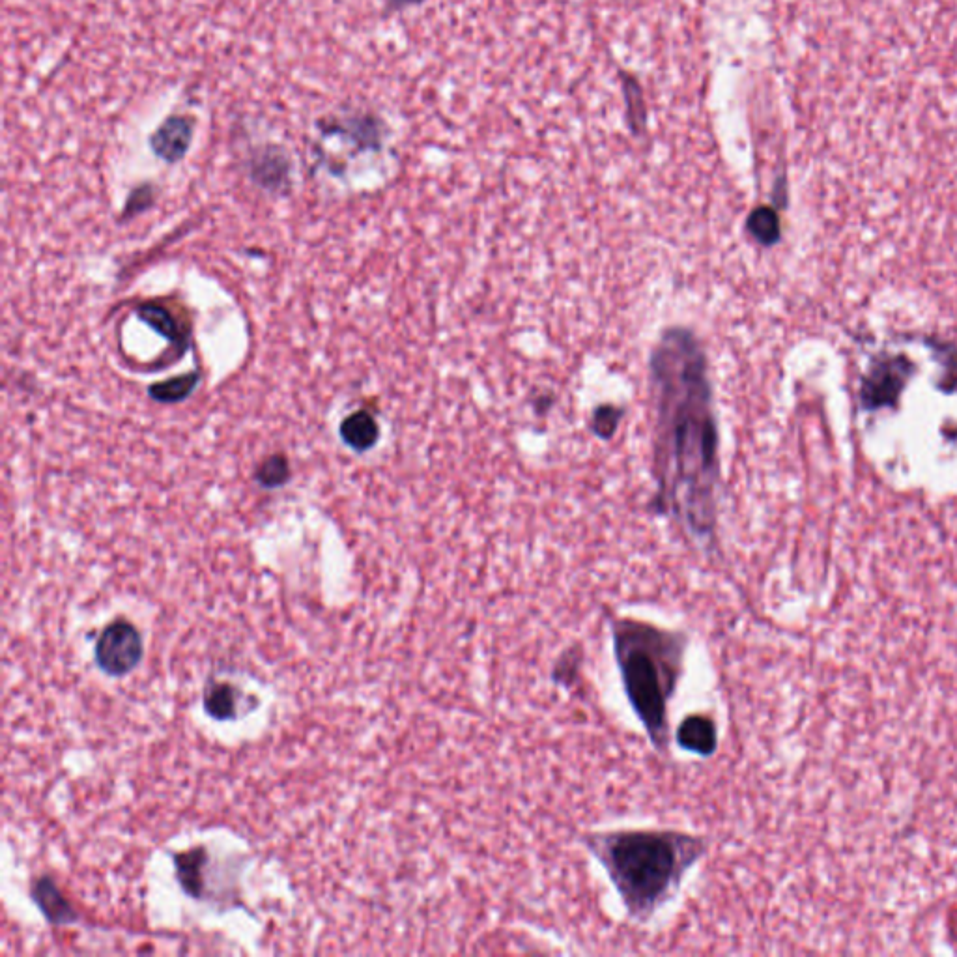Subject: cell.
Instances as JSON below:
<instances>
[{
  "label": "cell",
  "instance_id": "4fadbf2b",
  "mask_svg": "<svg viewBox=\"0 0 957 957\" xmlns=\"http://www.w3.org/2000/svg\"><path fill=\"white\" fill-rule=\"evenodd\" d=\"M206 862H208V857H206V851L202 847L191 849V851H186V853L174 857L178 881L189 896H195V898L202 896V888H204L202 873H204Z\"/></svg>",
  "mask_w": 957,
  "mask_h": 957
},
{
  "label": "cell",
  "instance_id": "3957f363",
  "mask_svg": "<svg viewBox=\"0 0 957 957\" xmlns=\"http://www.w3.org/2000/svg\"><path fill=\"white\" fill-rule=\"evenodd\" d=\"M610 634L630 709L649 743L660 754H668L672 743L670 703L685 675L690 638L685 630L664 629L634 617L610 619Z\"/></svg>",
  "mask_w": 957,
  "mask_h": 957
},
{
  "label": "cell",
  "instance_id": "2e32d148",
  "mask_svg": "<svg viewBox=\"0 0 957 957\" xmlns=\"http://www.w3.org/2000/svg\"><path fill=\"white\" fill-rule=\"evenodd\" d=\"M199 378V372H189L184 376H176L171 380L154 384L148 389V393H150L152 399L163 402V404H176L180 400H186L195 391V387L199 384Z\"/></svg>",
  "mask_w": 957,
  "mask_h": 957
},
{
  "label": "cell",
  "instance_id": "ac0fdd59",
  "mask_svg": "<svg viewBox=\"0 0 957 957\" xmlns=\"http://www.w3.org/2000/svg\"><path fill=\"white\" fill-rule=\"evenodd\" d=\"M290 479V464L283 453L266 458L255 472V481L262 488H279Z\"/></svg>",
  "mask_w": 957,
  "mask_h": 957
},
{
  "label": "cell",
  "instance_id": "5bb4252c",
  "mask_svg": "<svg viewBox=\"0 0 957 957\" xmlns=\"http://www.w3.org/2000/svg\"><path fill=\"white\" fill-rule=\"evenodd\" d=\"M204 711L215 720H232L238 715V692L229 683H212L204 692Z\"/></svg>",
  "mask_w": 957,
  "mask_h": 957
},
{
  "label": "cell",
  "instance_id": "9a60e30c",
  "mask_svg": "<svg viewBox=\"0 0 957 957\" xmlns=\"http://www.w3.org/2000/svg\"><path fill=\"white\" fill-rule=\"evenodd\" d=\"M746 229L756 242L765 247H772L774 243L780 242V236H782L778 214L769 206H759L748 215Z\"/></svg>",
  "mask_w": 957,
  "mask_h": 957
},
{
  "label": "cell",
  "instance_id": "30bf717a",
  "mask_svg": "<svg viewBox=\"0 0 957 957\" xmlns=\"http://www.w3.org/2000/svg\"><path fill=\"white\" fill-rule=\"evenodd\" d=\"M32 898L51 924H68L75 920V911L70 901L62 896V892L49 877H42L34 883Z\"/></svg>",
  "mask_w": 957,
  "mask_h": 957
},
{
  "label": "cell",
  "instance_id": "277c9868",
  "mask_svg": "<svg viewBox=\"0 0 957 957\" xmlns=\"http://www.w3.org/2000/svg\"><path fill=\"white\" fill-rule=\"evenodd\" d=\"M143 638L129 621L118 619L107 625L96 642V662L107 675H126L143 658Z\"/></svg>",
  "mask_w": 957,
  "mask_h": 957
},
{
  "label": "cell",
  "instance_id": "6da1fadb",
  "mask_svg": "<svg viewBox=\"0 0 957 957\" xmlns=\"http://www.w3.org/2000/svg\"><path fill=\"white\" fill-rule=\"evenodd\" d=\"M657 397L653 509L675 516L701 543L715 541L718 430L707 358L694 333L668 329L651 356Z\"/></svg>",
  "mask_w": 957,
  "mask_h": 957
},
{
  "label": "cell",
  "instance_id": "ba28073f",
  "mask_svg": "<svg viewBox=\"0 0 957 957\" xmlns=\"http://www.w3.org/2000/svg\"><path fill=\"white\" fill-rule=\"evenodd\" d=\"M195 137V118L187 115H171L165 118L152 135L150 148L156 158L174 165L186 158Z\"/></svg>",
  "mask_w": 957,
  "mask_h": 957
},
{
  "label": "cell",
  "instance_id": "7a4b0ae2",
  "mask_svg": "<svg viewBox=\"0 0 957 957\" xmlns=\"http://www.w3.org/2000/svg\"><path fill=\"white\" fill-rule=\"evenodd\" d=\"M582 842L638 924L649 922L675 898L709 851L707 838L672 829L600 830L584 834Z\"/></svg>",
  "mask_w": 957,
  "mask_h": 957
},
{
  "label": "cell",
  "instance_id": "8fae6325",
  "mask_svg": "<svg viewBox=\"0 0 957 957\" xmlns=\"http://www.w3.org/2000/svg\"><path fill=\"white\" fill-rule=\"evenodd\" d=\"M137 316L143 320L144 324L156 329L159 335L167 337L171 343L176 344L178 352L184 354V350L189 344V329H182V326L176 320V316L172 315L169 309L156 305V303H143L137 309Z\"/></svg>",
  "mask_w": 957,
  "mask_h": 957
},
{
  "label": "cell",
  "instance_id": "7c38bea8",
  "mask_svg": "<svg viewBox=\"0 0 957 957\" xmlns=\"http://www.w3.org/2000/svg\"><path fill=\"white\" fill-rule=\"evenodd\" d=\"M341 438L356 453H365L378 442L380 427L369 412L359 410L348 415L341 423Z\"/></svg>",
  "mask_w": 957,
  "mask_h": 957
},
{
  "label": "cell",
  "instance_id": "44dd1931",
  "mask_svg": "<svg viewBox=\"0 0 957 957\" xmlns=\"http://www.w3.org/2000/svg\"><path fill=\"white\" fill-rule=\"evenodd\" d=\"M154 197H156V189L154 186H144L137 187L131 191V195L128 197V202H126V208H124V214L122 217L124 219H129L133 215L141 214L144 210H148L154 202Z\"/></svg>",
  "mask_w": 957,
  "mask_h": 957
},
{
  "label": "cell",
  "instance_id": "5b68a950",
  "mask_svg": "<svg viewBox=\"0 0 957 957\" xmlns=\"http://www.w3.org/2000/svg\"><path fill=\"white\" fill-rule=\"evenodd\" d=\"M915 372V365L907 358L877 359L862 382L860 400L862 406L868 410H879L896 406L909 378Z\"/></svg>",
  "mask_w": 957,
  "mask_h": 957
},
{
  "label": "cell",
  "instance_id": "7402d4cb",
  "mask_svg": "<svg viewBox=\"0 0 957 957\" xmlns=\"http://www.w3.org/2000/svg\"><path fill=\"white\" fill-rule=\"evenodd\" d=\"M423 0H386L387 10H402V8H408V6H415V4H421Z\"/></svg>",
  "mask_w": 957,
  "mask_h": 957
},
{
  "label": "cell",
  "instance_id": "d6986e66",
  "mask_svg": "<svg viewBox=\"0 0 957 957\" xmlns=\"http://www.w3.org/2000/svg\"><path fill=\"white\" fill-rule=\"evenodd\" d=\"M623 81H625V98L629 103L630 128L638 131L645 128V113H647L643 105L642 88L629 75H623Z\"/></svg>",
  "mask_w": 957,
  "mask_h": 957
},
{
  "label": "cell",
  "instance_id": "52a82bcc",
  "mask_svg": "<svg viewBox=\"0 0 957 957\" xmlns=\"http://www.w3.org/2000/svg\"><path fill=\"white\" fill-rule=\"evenodd\" d=\"M247 172L260 189L273 195H285L292 187V161L279 144L253 148L247 159Z\"/></svg>",
  "mask_w": 957,
  "mask_h": 957
},
{
  "label": "cell",
  "instance_id": "8992f818",
  "mask_svg": "<svg viewBox=\"0 0 957 957\" xmlns=\"http://www.w3.org/2000/svg\"><path fill=\"white\" fill-rule=\"evenodd\" d=\"M324 137L341 139L352 144L359 152H374L384 144L386 124L372 113H354V115L326 118L318 124Z\"/></svg>",
  "mask_w": 957,
  "mask_h": 957
},
{
  "label": "cell",
  "instance_id": "ffe728a7",
  "mask_svg": "<svg viewBox=\"0 0 957 957\" xmlns=\"http://www.w3.org/2000/svg\"><path fill=\"white\" fill-rule=\"evenodd\" d=\"M623 417V410L621 408H615V406H600L595 410L593 414V421H591V430L602 438V440H608L612 438L615 434V430L619 427V421Z\"/></svg>",
  "mask_w": 957,
  "mask_h": 957
},
{
  "label": "cell",
  "instance_id": "e0dca14e",
  "mask_svg": "<svg viewBox=\"0 0 957 957\" xmlns=\"http://www.w3.org/2000/svg\"><path fill=\"white\" fill-rule=\"evenodd\" d=\"M582 662H584L582 649L572 645L565 653H561V657L556 660L554 670H552V681L556 685L571 690L572 686L576 685L578 677H580Z\"/></svg>",
  "mask_w": 957,
  "mask_h": 957
},
{
  "label": "cell",
  "instance_id": "9c48e42d",
  "mask_svg": "<svg viewBox=\"0 0 957 957\" xmlns=\"http://www.w3.org/2000/svg\"><path fill=\"white\" fill-rule=\"evenodd\" d=\"M677 744L700 758H711L718 748V726L715 718L707 715H688L675 733Z\"/></svg>",
  "mask_w": 957,
  "mask_h": 957
}]
</instances>
